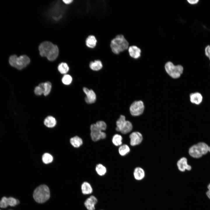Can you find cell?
Instances as JSON below:
<instances>
[{"label":"cell","instance_id":"6da1fadb","mask_svg":"<svg viewBox=\"0 0 210 210\" xmlns=\"http://www.w3.org/2000/svg\"><path fill=\"white\" fill-rule=\"evenodd\" d=\"M38 50L41 56L47 57L50 61L55 60L58 55V47L50 42L45 41L41 43Z\"/></svg>","mask_w":210,"mask_h":210},{"label":"cell","instance_id":"7a4b0ae2","mask_svg":"<svg viewBox=\"0 0 210 210\" xmlns=\"http://www.w3.org/2000/svg\"><path fill=\"white\" fill-rule=\"evenodd\" d=\"M130 46L129 44L124 36L118 34L111 41L110 47L112 52L118 55L127 50Z\"/></svg>","mask_w":210,"mask_h":210},{"label":"cell","instance_id":"3957f363","mask_svg":"<svg viewBox=\"0 0 210 210\" xmlns=\"http://www.w3.org/2000/svg\"><path fill=\"white\" fill-rule=\"evenodd\" d=\"M33 196L35 200L39 203H44L50 197V192L48 187L45 185H41L34 190Z\"/></svg>","mask_w":210,"mask_h":210},{"label":"cell","instance_id":"277c9868","mask_svg":"<svg viewBox=\"0 0 210 210\" xmlns=\"http://www.w3.org/2000/svg\"><path fill=\"white\" fill-rule=\"evenodd\" d=\"M10 65L18 70H21L25 67L30 63V59L25 55L18 57L16 55L11 56L9 60Z\"/></svg>","mask_w":210,"mask_h":210},{"label":"cell","instance_id":"5b68a950","mask_svg":"<svg viewBox=\"0 0 210 210\" xmlns=\"http://www.w3.org/2000/svg\"><path fill=\"white\" fill-rule=\"evenodd\" d=\"M209 147L204 142H200L191 146L189 150V153L192 157L199 158L206 154L209 151Z\"/></svg>","mask_w":210,"mask_h":210},{"label":"cell","instance_id":"8992f818","mask_svg":"<svg viewBox=\"0 0 210 210\" xmlns=\"http://www.w3.org/2000/svg\"><path fill=\"white\" fill-rule=\"evenodd\" d=\"M164 68L167 74L172 78L175 79L180 77L183 71V67L181 65H175L170 61L166 63Z\"/></svg>","mask_w":210,"mask_h":210},{"label":"cell","instance_id":"52a82bcc","mask_svg":"<svg viewBox=\"0 0 210 210\" xmlns=\"http://www.w3.org/2000/svg\"><path fill=\"white\" fill-rule=\"evenodd\" d=\"M143 102L141 100L135 101L130 107V112L133 116H138L143 113L144 109Z\"/></svg>","mask_w":210,"mask_h":210},{"label":"cell","instance_id":"ba28073f","mask_svg":"<svg viewBox=\"0 0 210 210\" xmlns=\"http://www.w3.org/2000/svg\"><path fill=\"white\" fill-rule=\"evenodd\" d=\"M90 136L92 139L96 141L100 139H105L106 134L104 132L100 130L95 124H92L90 126Z\"/></svg>","mask_w":210,"mask_h":210},{"label":"cell","instance_id":"9c48e42d","mask_svg":"<svg viewBox=\"0 0 210 210\" xmlns=\"http://www.w3.org/2000/svg\"><path fill=\"white\" fill-rule=\"evenodd\" d=\"M83 90L86 95L85 98V101L86 103L91 104L95 102L96 99V96L94 91L86 87L83 88Z\"/></svg>","mask_w":210,"mask_h":210},{"label":"cell","instance_id":"30bf717a","mask_svg":"<svg viewBox=\"0 0 210 210\" xmlns=\"http://www.w3.org/2000/svg\"><path fill=\"white\" fill-rule=\"evenodd\" d=\"M130 144L132 146H135L140 144L143 140L142 134L138 132H134L130 135Z\"/></svg>","mask_w":210,"mask_h":210},{"label":"cell","instance_id":"8fae6325","mask_svg":"<svg viewBox=\"0 0 210 210\" xmlns=\"http://www.w3.org/2000/svg\"><path fill=\"white\" fill-rule=\"evenodd\" d=\"M127 51L130 56L132 58L137 59L141 56V50L136 45H131L130 46Z\"/></svg>","mask_w":210,"mask_h":210},{"label":"cell","instance_id":"7c38bea8","mask_svg":"<svg viewBox=\"0 0 210 210\" xmlns=\"http://www.w3.org/2000/svg\"><path fill=\"white\" fill-rule=\"evenodd\" d=\"M189 97L191 102L197 105L200 104L203 101V96L202 94L199 92H195L191 93Z\"/></svg>","mask_w":210,"mask_h":210},{"label":"cell","instance_id":"4fadbf2b","mask_svg":"<svg viewBox=\"0 0 210 210\" xmlns=\"http://www.w3.org/2000/svg\"><path fill=\"white\" fill-rule=\"evenodd\" d=\"M177 165L178 170L181 172H184L186 170L190 171L191 169V166L188 164L187 159L185 157L180 158L177 161Z\"/></svg>","mask_w":210,"mask_h":210},{"label":"cell","instance_id":"5bb4252c","mask_svg":"<svg viewBox=\"0 0 210 210\" xmlns=\"http://www.w3.org/2000/svg\"><path fill=\"white\" fill-rule=\"evenodd\" d=\"M98 200L93 195H91L87 198L84 202L85 206L88 210H94L95 205L97 203Z\"/></svg>","mask_w":210,"mask_h":210},{"label":"cell","instance_id":"9a60e30c","mask_svg":"<svg viewBox=\"0 0 210 210\" xmlns=\"http://www.w3.org/2000/svg\"><path fill=\"white\" fill-rule=\"evenodd\" d=\"M97 41V40L94 35H90L85 39V44L88 48L93 49L96 46Z\"/></svg>","mask_w":210,"mask_h":210},{"label":"cell","instance_id":"2e32d148","mask_svg":"<svg viewBox=\"0 0 210 210\" xmlns=\"http://www.w3.org/2000/svg\"><path fill=\"white\" fill-rule=\"evenodd\" d=\"M89 65L91 70L95 71L100 70L103 67V63L99 60H96L90 61Z\"/></svg>","mask_w":210,"mask_h":210},{"label":"cell","instance_id":"e0dca14e","mask_svg":"<svg viewBox=\"0 0 210 210\" xmlns=\"http://www.w3.org/2000/svg\"><path fill=\"white\" fill-rule=\"evenodd\" d=\"M133 175L135 179L137 181H141L143 180L145 177V171L141 167H136L134 170Z\"/></svg>","mask_w":210,"mask_h":210},{"label":"cell","instance_id":"ac0fdd59","mask_svg":"<svg viewBox=\"0 0 210 210\" xmlns=\"http://www.w3.org/2000/svg\"><path fill=\"white\" fill-rule=\"evenodd\" d=\"M82 193L84 195H87L92 193L93 189L91 184L88 182H83L81 185Z\"/></svg>","mask_w":210,"mask_h":210},{"label":"cell","instance_id":"d6986e66","mask_svg":"<svg viewBox=\"0 0 210 210\" xmlns=\"http://www.w3.org/2000/svg\"><path fill=\"white\" fill-rule=\"evenodd\" d=\"M38 86L42 89L44 95L46 96L50 93L52 88L51 84L50 82L41 83Z\"/></svg>","mask_w":210,"mask_h":210},{"label":"cell","instance_id":"ffe728a7","mask_svg":"<svg viewBox=\"0 0 210 210\" xmlns=\"http://www.w3.org/2000/svg\"><path fill=\"white\" fill-rule=\"evenodd\" d=\"M132 128V125L131 122L126 120L121 128L120 132L123 134H126L131 132Z\"/></svg>","mask_w":210,"mask_h":210},{"label":"cell","instance_id":"44dd1931","mask_svg":"<svg viewBox=\"0 0 210 210\" xmlns=\"http://www.w3.org/2000/svg\"><path fill=\"white\" fill-rule=\"evenodd\" d=\"M44 123V125L46 127L49 128H52L56 125V121L54 117L49 116L45 119Z\"/></svg>","mask_w":210,"mask_h":210},{"label":"cell","instance_id":"7402d4cb","mask_svg":"<svg viewBox=\"0 0 210 210\" xmlns=\"http://www.w3.org/2000/svg\"><path fill=\"white\" fill-rule=\"evenodd\" d=\"M70 142L72 145L74 147L78 148L83 144L82 139L78 136H75L71 138Z\"/></svg>","mask_w":210,"mask_h":210},{"label":"cell","instance_id":"603a6c76","mask_svg":"<svg viewBox=\"0 0 210 210\" xmlns=\"http://www.w3.org/2000/svg\"><path fill=\"white\" fill-rule=\"evenodd\" d=\"M130 151L129 146L127 144H124L120 145L118 149L119 154L121 156H125Z\"/></svg>","mask_w":210,"mask_h":210},{"label":"cell","instance_id":"cb8c5ba5","mask_svg":"<svg viewBox=\"0 0 210 210\" xmlns=\"http://www.w3.org/2000/svg\"><path fill=\"white\" fill-rule=\"evenodd\" d=\"M126 121L125 116L123 115H120L119 118L116 122V131L120 132L121 128Z\"/></svg>","mask_w":210,"mask_h":210},{"label":"cell","instance_id":"d4e9b609","mask_svg":"<svg viewBox=\"0 0 210 210\" xmlns=\"http://www.w3.org/2000/svg\"><path fill=\"white\" fill-rule=\"evenodd\" d=\"M95 170L97 173L100 176H103L104 175L106 172V167L100 164H98L96 165Z\"/></svg>","mask_w":210,"mask_h":210},{"label":"cell","instance_id":"484cf974","mask_svg":"<svg viewBox=\"0 0 210 210\" xmlns=\"http://www.w3.org/2000/svg\"><path fill=\"white\" fill-rule=\"evenodd\" d=\"M69 69V67L66 63H60L58 67V69L59 71L62 74H66L68 71Z\"/></svg>","mask_w":210,"mask_h":210},{"label":"cell","instance_id":"4316f807","mask_svg":"<svg viewBox=\"0 0 210 210\" xmlns=\"http://www.w3.org/2000/svg\"><path fill=\"white\" fill-rule=\"evenodd\" d=\"M122 137L120 134H116L113 136L112 141L114 145L116 146L121 145L122 142Z\"/></svg>","mask_w":210,"mask_h":210},{"label":"cell","instance_id":"83f0119b","mask_svg":"<svg viewBox=\"0 0 210 210\" xmlns=\"http://www.w3.org/2000/svg\"><path fill=\"white\" fill-rule=\"evenodd\" d=\"M52 156L50 154L46 153L43 154L42 157L43 162L45 164H47L50 163L53 160Z\"/></svg>","mask_w":210,"mask_h":210},{"label":"cell","instance_id":"f1b7e54d","mask_svg":"<svg viewBox=\"0 0 210 210\" xmlns=\"http://www.w3.org/2000/svg\"><path fill=\"white\" fill-rule=\"evenodd\" d=\"M62 80L64 84L69 85L71 83L72 80V78L70 75L69 74H65L63 77Z\"/></svg>","mask_w":210,"mask_h":210},{"label":"cell","instance_id":"f546056e","mask_svg":"<svg viewBox=\"0 0 210 210\" xmlns=\"http://www.w3.org/2000/svg\"><path fill=\"white\" fill-rule=\"evenodd\" d=\"M8 206H15L18 205L20 202L18 200L12 197H10L8 198Z\"/></svg>","mask_w":210,"mask_h":210},{"label":"cell","instance_id":"4dcf8cb0","mask_svg":"<svg viewBox=\"0 0 210 210\" xmlns=\"http://www.w3.org/2000/svg\"><path fill=\"white\" fill-rule=\"evenodd\" d=\"M95 124L97 127L102 131L105 130L106 128V123L103 121H98Z\"/></svg>","mask_w":210,"mask_h":210},{"label":"cell","instance_id":"1f68e13d","mask_svg":"<svg viewBox=\"0 0 210 210\" xmlns=\"http://www.w3.org/2000/svg\"><path fill=\"white\" fill-rule=\"evenodd\" d=\"M8 198L3 197L0 201V207L3 208H6L8 206Z\"/></svg>","mask_w":210,"mask_h":210},{"label":"cell","instance_id":"d6a6232c","mask_svg":"<svg viewBox=\"0 0 210 210\" xmlns=\"http://www.w3.org/2000/svg\"><path fill=\"white\" fill-rule=\"evenodd\" d=\"M35 94L37 95H40L43 94V91L42 88L39 86H36L34 89Z\"/></svg>","mask_w":210,"mask_h":210},{"label":"cell","instance_id":"836d02e7","mask_svg":"<svg viewBox=\"0 0 210 210\" xmlns=\"http://www.w3.org/2000/svg\"><path fill=\"white\" fill-rule=\"evenodd\" d=\"M205 55L208 57L210 60V46L207 45L205 49Z\"/></svg>","mask_w":210,"mask_h":210},{"label":"cell","instance_id":"e575fe53","mask_svg":"<svg viewBox=\"0 0 210 210\" xmlns=\"http://www.w3.org/2000/svg\"><path fill=\"white\" fill-rule=\"evenodd\" d=\"M188 2L191 4H197L199 2V0H188Z\"/></svg>","mask_w":210,"mask_h":210},{"label":"cell","instance_id":"d590c367","mask_svg":"<svg viewBox=\"0 0 210 210\" xmlns=\"http://www.w3.org/2000/svg\"><path fill=\"white\" fill-rule=\"evenodd\" d=\"M63 1L66 4H69L73 1V0H63Z\"/></svg>","mask_w":210,"mask_h":210},{"label":"cell","instance_id":"8d00e7d4","mask_svg":"<svg viewBox=\"0 0 210 210\" xmlns=\"http://www.w3.org/2000/svg\"><path fill=\"white\" fill-rule=\"evenodd\" d=\"M208 188V190H209L210 191V183H209L208 186H207Z\"/></svg>","mask_w":210,"mask_h":210},{"label":"cell","instance_id":"74e56055","mask_svg":"<svg viewBox=\"0 0 210 210\" xmlns=\"http://www.w3.org/2000/svg\"><path fill=\"white\" fill-rule=\"evenodd\" d=\"M209 151L210 152V146L209 147Z\"/></svg>","mask_w":210,"mask_h":210},{"label":"cell","instance_id":"f35d334b","mask_svg":"<svg viewBox=\"0 0 210 210\" xmlns=\"http://www.w3.org/2000/svg\"><path fill=\"white\" fill-rule=\"evenodd\" d=\"M8 210H13L11 209H10Z\"/></svg>","mask_w":210,"mask_h":210},{"label":"cell","instance_id":"ab89813d","mask_svg":"<svg viewBox=\"0 0 210 210\" xmlns=\"http://www.w3.org/2000/svg\"></svg>","mask_w":210,"mask_h":210},{"label":"cell","instance_id":"60d3db41","mask_svg":"<svg viewBox=\"0 0 210 210\" xmlns=\"http://www.w3.org/2000/svg\"></svg>","mask_w":210,"mask_h":210}]
</instances>
